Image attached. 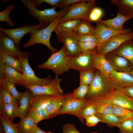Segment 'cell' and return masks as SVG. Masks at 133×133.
Returning a JSON list of instances; mask_svg holds the SVG:
<instances>
[{
    "instance_id": "cell-1",
    "label": "cell",
    "mask_w": 133,
    "mask_h": 133,
    "mask_svg": "<svg viewBox=\"0 0 133 133\" xmlns=\"http://www.w3.org/2000/svg\"><path fill=\"white\" fill-rule=\"evenodd\" d=\"M89 85V91L84 98L88 101L105 97L114 90L118 89L108 77L97 70L95 72L93 79Z\"/></svg>"
},
{
    "instance_id": "cell-2",
    "label": "cell",
    "mask_w": 133,
    "mask_h": 133,
    "mask_svg": "<svg viewBox=\"0 0 133 133\" xmlns=\"http://www.w3.org/2000/svg\"><path fill=\"white\" fill-rule=\"evenodd\" d=\"M65 14L60 15L47 26L43 29L34 31L30 33V38L24 45V48L26 49L33 46L36 44L40 43L46 46L52 53L57 51L58 50L53 47L51 45L50 39L52 33L59 23L60 18Z\"/></svg>"
},
{
    "instance_id": "cell-3",
    "label": "cell",
    "mask_w": 133,
    "mask_h": 133,
    "mask_svg": "<svg viewBox=\"0 0 133 133\" xmlns=\"http://www.w3.org/2000/svg\"><path fill=\"white\" fill-rule=\"evenodd\" d=\"M70 58L63 46L59 50L52 53L46 62L38 65V67L50 70L56 76H58L68 72L70 69Z\"/></svg>"
},
{
    "instance_id": "cell-4",
    "label": "cell",
    "mask_w": 133,
    "mask_h": 133,
    "mask_svg": "<svg viewBox=\"0 0 133 133\" xmlns=\"http://www.w3.org/2000/svg\"><path fill=\"white\" fill-rule=\"evenodd\" d=\"M21 1L24 7L28 9L29 15L37 19L39 24H50L60 15L66 14L70 6H68L58 11H56L55 7L41 10L38 9L34 6L31 0H21Z\"/></svg>"
},
{
    "instance_id": "cell-5",
    "label": "cell",
    "mask_w": 133,
    "mask_h": 133,
    "mask_svg": "<svg viewBox=\"0 0 133 133\" xmlns=\"http://www.w3.org/2000/svg\"><path fill=\"white\" fill-rule=\"evenodd\" d=\"M96 6V0H83L71 5L68 11L60 18L59 23L74 19L89 22L88 18L90 12Z\"/></svg>"
},
{
    "instance_id": "cell-6",
    "label": "cell",
    "mask_w": 133,
    "mask_h": 133,
    "mask_svg": "<svg viewBox=\"0 0 133 133\" xmlns=\"http://www.w3.org/2000/svg\"><path fill=\"white\" fill-rule=\"evenodd\" d=\"M29 54L26 58L20 60L22 63L23 76L19 85L25 86L28 84L43 85L49 84L51 79L50 75L43 78H38L35 75V72L30 66L28 62Z\"/></svg>"
},
{
    "instance_id": "cell-7",
    "label": "cell",
    "mask_w": 133,
    "mask_h": 133,
    "mask_svg": "<svg viewBox=\"0 0 133 133\" xmlns=\"http://www.w3.org/2000/svg\"><path fill=\"white\" fill-rule=\"evenodd\" d=\"M64 99L58 115L67 114L77 117L81 109L89 104L86 99H80L75 97L73 92L64 94Z\"/></svg>"
},
{
    "instance_id": "cell-8",
    "label": "cell",
    "mask_w": 133,
    "mask_h": 133,
    "mask_svg": "<svg viewBox=\"0 0 133 133\" xmlns=\"http://www.w3.org/2000/svg\"><path fill=\"white\" fill-rule=\"evenodd\" d=\"M133 39V31L127 33L114 36L100 44L97 47V52L105 56L118 48L126 41Z\"/></svg>"
},
{
    "instance_id": "cell-9",
    "label": "cell",
    "mask_w": 133,
    "mask_h": 133,
    "mask_svg": "<svg viewBox=\"0 0 133 133\" xmlns=\"http://www.w3.org/2000/svg\"><path fill=\"white\" fill-rule=\"evenodd\" d=\"M61 79L56 76L53 79H51L48 84L43 85L28 84L25 86L26 88L30 89L34 95L37 94H46L56 97L63 96V92L59 84Z\"/></svg>"
},
{
    "instance_id": "cell-10",
    "label": "cell",
    "mask_w": 133,
    "mask_h": 133,
    "mask_svg": "<svg viewBox=\"0 0 133 133\" xmlns=\"http://www.w3.org/2000/svg\"><path fill=\"white\" fill-rule=\"evenodd\" d=\"M0 51L20 60L26 58L30 53L20 50L11 38L0 30Z\"/></svg>"
},
{
    "instance_id": "cell-11",
    "label": "cell",
    "mask_w": 133,
    "mask_h": 133,
    "mask_svg": "<svg viewBox=\"0 0 133 133\" xmlns=\"http://www.w3.org/2000/svg\"><path fill=\"white\" fill-rule=\"evenodd\" d=\"M49 24H45L36 25L25 24L18 28L7 29L0 27V30L11 38L14 41L17 47L19 48L20 42L25 35L34 31L43 29Z\"/></svg>"
},
{
    "instance_id": "cell-12",
    "label": "cell",
    "mask_w": 133,
    "mask_h": 133,
    "mask_svg": "<svg viewBox=\"0 0 133 133\" xmlns=\"http://www.w3.org/2000/svg\"><path fill=\"white\" fill-rule=\"evenodd\" d=\"M56 35L58 41L63 44L66 51L69 56L81 53L77 40L78 34L74 31L63 32Z\"/></svg>"
},
{
    "instance_id": "cell-13",
    "label": "cell",
    "mask_w": 133,
    "mask_h": 133,
    "mask_svg": "<svg viewBox=\"0 0 133 133\" xmlns=\"http://www.w3.org/2000/svg\"><path fill=\"white\" fill-rule=\"evenodd\" d=\"M91 51L81 53L70 57V69H74L79 71L95 69L93 66Z\"/></svg>"
},
{
    "instance_id": "cell-14",
    "label": "cell",
    "mask_w": 133,
    "mask_h": 133,
    "mask_svg": "<svg viewBox=\"0 0 133 133\" xmlns=\"http://www.w3.org/2000/svg\"><path fill=\"white\" fill-rule=\"evenodd\" d=\"M96 23L95 34L100 44L116 35L128 33L133 31L129 28L125 29L122 31H116L108 27L104 24L98 21Z\"/></svg>"
},
{
    "instance_id": "cell-15",
    "label": "cell",
    "mask_w": 133,
    "mask_h": 133,
    "mask_svg": "<svg viewBox=\"0 0 133 133\" xmlns=\"http://www.w3.org/2000/svg\"><path fill=\"white\" fill-rule=\"evenodd\" d=\"M105 97L113 104L133 111V99L125 94L122 90H114Z\"/></svg>"
},
{
    "instance_id": "cell-16",
    "label": "cell",
    "mask_w": 133,
    "mask_h": 133,
    "mask_svg": "<svg viewBox=\"0 0 133 133\" xmlns=\"http://www.w3.org/2000/svg\"><path fill=\"white\" fill-rule=\"evenodd\" d=\"M91 51L94 69L108 77L113 69L109 62L105 56L98 53L96 50L94 49Z\"/></svg>"
},
{
    "instance_id": "cell-17",
    "label": "cell",
    "mask_w": 133,
    "mask_h": 133,
    "mask_svg": "<svg viewBox=\"0 0 133 133\" xmlns=\"http://www.w3.org/2000/svg\"><path fill=\"white\" fill-rule=\"evenodd\" d=\"M105 56L113 69L116 71L127 73L130 72L133 68V65L125 58L109 53Z\"/></svg>"
},
{
    "instance_id": "cell-18",
    "label": "cell",
    "mask_w": 133,
    "mask_h": 133,
    "mask_svg": "<svg viewBox=\"0 0 133 133\" xmlns=\"http://www.w3.org/2000/svg\"><path fill=\"white\" fill-rule=\"evenodd\" d=\"M108 78L118 89L122 90L125 87L133 85V77L128 73L113 69Z\"/></svg>"
},
{
    "instance_id": "cell-19",
    "label": "cell",
    "mask_w": 133,
    "mask_h": 133,
    "mask_svg": "<svg viewBox=\"0 0 133 133\" xmlns=\"http://www.w3.org/2000/svg\"><path fill=\"white\" fill-rule=\"evenodd\" d=\"M23 74L15 69L0 62V80H4L13 82L15 85H20Z\"/></svg>"
},
{
    "instance_id": "cell-20",
    "label": "cell",
    "mask_w": 133,
    "mask_h": 133,
    "mask_svg": "<svg viewBox=\"0 0 133 133\" xmlns=\"http://www.w3.org/2000/svg\"><path fill=\"white\" fill-rule=\"evenodd\" d=\"M88 102L89 104L94 107L96 113L104 115L112 114L113 104L105 97L93 100Z\"/></svg>"
},
{
    "instance_id": "cell-21",
    "label": "cell",
    "mask_w": 133,
    "mask_h": 133,
    "mask_svg": "<svg viewBox=\"0 0 133 133\" xmlns=\"http://www.w3.org/2000/svg\"><path fill=\"white\" fill-rule=\"evenodd\" d=\"M132 18L131 17H127L121 15L119 12L117 13L116 16L114 18L106 20L101 19L98 21L102 23L108 27L116 31H122L125 29L123 26L127 21Z\"/></svg>"
},
{
    "instance_id": "cell-22",
    "label": "cell",
    "mask_w": 133,
    "mask_h": 133,
    "mask_svg": "<svg viewBox=\"0 0 133 133\" xmlns=\"http://www.w3.org/2000/svg\"><path fill=\"white\" fill-rule=\"evenodd\" d=\"M122 57L133 65V42L132 40L127 41L117 48L110 52Z\"/></svg>"
},
{
    "instance_id": "cell-23",
    "label": "cell",
    "mask_w": 133,
    "mask_h": 133,
    "mask_svg": "<svg viewBox=\"0 0 133 133\" xmlns=\"http://www.w3.org/2000/svg\"><path fill=\"white\" fill-rule=\"evenodd\" d=\"M35 95L29 89L26 88L19 102V110L20 119L26 116L29 110L31 100Z\"/></svg>"
},
{
    "instance_id": "cell-24",
    "label": "cell",
    "mask_w": 133,
    "mask_h": 133,
    "mask_svg": "<svg viewBox=\"0 0 133 133\" xmlns=\"http://www.w3.org/2000/svg\"><path fill=\"white\" fill-rule=\"evenodd\" d=\"M109 2L117 6L118 12L122 15L133 17V0H111Z\"/></svg>"
},
{
    "instance_id": "cell-25",
    "label": "cell",
    "mask_w": 133,
    "mask_h": 133,
    "mask_svg": "<svg viewBox=\"0 0 133 133\" xmlns=\"http://www.w3.org/2000/svg\"><path fill=\"white\" fill-rule=\"evenodd\" d=\"M56 97L46 94L36 95L32 99L30 107L45 109Z\"/></svg>"
},
{
    "instance_id": "cell-26",
    "label": "cell",
    "mask_w": 133,
    "mask_h": 133,
    "mask_svg": "<svg viewBox=\"0 0 133 133\" xmlns=\"http://www.w3.org/2000/svg\"><path fill=\"white\" fill-rule=\"evenodd\" d=\"M37 124L28 115L16 124L19 133H33L37 127Z\"/></svg>"
},
{
    "instance_id": "cell-27",
    "label": "cell",
    "mask_w": 133,
    "mask_h": 133,
    "mask_svg": "<svg viewBox=\"0 0 133 133\" xmlns=\"http://www.w3.org/2000/svg\"><path fill=\"white\" fill-rule=\"evenodd\" d=\"M64 99V95L56 97L45 109L48 115V119L51 118L58 115Z\"/></svg>"
},
{
    "instance_id": "cell-28",
    "label": "cell",
    "mask_w": 133,
    "mask_h": 133,
    "mask_svg": "<svg viewBox=\"0 0 133 133\" xmlns=\"http://www.w3.org/2000/svg\"><path fill=\"white\" fill-rule=\"evenodd\" d=\"M81 20L80 19H72L60 22L53 32L57 35L63 32L74 31Z\"/></svg>"
},
{
    "instance_id": "cell-29",
    "label": "cell",
    "mask_w": 133,
    "mask_h": 133,
    "mask_svg": "<svg viewBox=\"0 0 133 133\" xmlns=\"http://www.w3.org/2000/svg\"><path fill=\"white\" fill-rule=\"evenodd\" d=\"M0 62L22 73V63L20 60L0 51Z\"/></svg>"
},
{
    "instance_id": "cell-30",
    "label": "cell",
    "mask_w": 133,
    "mask_h": 133,
    "mask_svg": "<svg viewBox=\"0 0 133 133\" xmlns=\"http://www.w3.org/2000/svg\"><path fill=\"white\" fill-rule=\"evenodd\" d=\"M0 119L4 133H19L16 124L12 122L0 108Z\"/></svg>"
},
{
    "instance_id": "cell-31",
    "label": "cell",
    "mask_w": 133,
    "mask_h": 133,
    "mask_svg": "<svg viewBox=\"0 0 133 133\" xmlns=\"http://www.w3.org/2000/svg\"><path fill=\"white\" fill-rule=\"evenodd\" d=\"M18 104L12 103L3 104L0 103V108L2 109L7 117L12 121L16 117L20 118Z\"/></svg>"
},
{
    "instance_id": "cell-32",
    "label": "cell",
    "mask_w": 133,
    "mask_h": 133,
    "mask_svg": "<svg viewBox=\"0 0 133 133\" xmlns=\"http://www.w3.org/2000/svg\"><path fill=\"white\" fill-rule=\"evenodd\" d=\"M112 114L115 115L123 120H133V111L113 104Z\"/></svg>"
},
{
    "instance_id": "cell-33",
    "label": "cell",
    "mask_w": 133,
    "mask_h": 133,
    "mask_svg": "<svg viewBox=\"0 0 133 133\" xmlns=\"http://www.w3.org/2000/svg\"><path fill=\"white\" fill-rule=\"evenodd\" d=\"M95 115L99 118L101 122L106 123L112 126L117 127L121 122L124 120L112 114L104 115L96 113Z\"/></svg>"
},
{
    "instance_id": "cell-34",
    "label": "cell",
    "mask_w": 133,
    "mask_h": 133,
    "mask_svg": "<svg viewBox=\"0 0 133 133\" xmlns=\"http://www.w3.org/2000/svg\"><path fill=\"white\" fill-rule=\"evenodd\" d=\"M27 115L37 124L42 120L48 119V115L45 109L30 107Z\"/></svg>"
},
{
    "instance_id": "cell-35",
    "label": "cell",
    "mask_w": 133,
    "mask_h": 133,
    "mask_svg": "<svg viewBox=\"0 0 133 133\" xmlns=\"http://www.w3.org/2000/svg\"><path fill=\"white\" fill-rule=\"evenodd\" d=\"M95 27L91 26V23L82 20L74 31L78 35L95 34Z\"/></svg>"
},
{
    "instance_id": "cell-36",
    "label": "cell",
    "mask_w": 133,
    "mask_h": 133,
    "mask_svg": "<svg viewBox=\"0 0 133 133\" xmlns=\"http://www.w3.org/2000/svg\"><path fill=\"white\" fill-rule=\"evenodd\" d=\"M14 83L12 82L6 80H0V86H2L9 91L17 100H20L23 95V93L18 91Z\"/></svg>"
},
{
    "instance_id": "cell-37",
    "label": "cell",
    "mask_w": 133,
    "mask_h": 133,
    "mask_svg": "<svg viewBox=\"0 0 133 133\" xmlns=\"http://www.w3.org/2000/svg\"><path fill=\"white\" fill-rule=\"evenodd\" d=\"M0 86V103L3 104L18 103V100L16 99L7 90Z\"/></svg>"
},
{
    "instance_id": "cell-38",
    "label": "cell",
    "mask_w": 133,
    "mask_h": 133,
    "mask_svg": "<svg viewBox=\"0 0 133 133\" xmlns=\"http://www.w3.org/2000/svg\"><path fill=\"white\" fill-rule=\"evenodd\" d=\"M15 4L12 3L7 6L3 11L0 12V21L5 22L11 27L15 25L12 18L9 17L10 13L14 10Z\"/></svg>"
},
{
    "instance_id": "cell-39",
    "label": "cell",
    "mask_w": 133,
    "mask_h": 133,
    "mask_svg": "<svg viewBox=\"0 0 133 133\" xmlns=\"http://www.w3.org/2000/svg\"><path fill=\"white\" fill-rule=\"evenodd\" d=\"M94 70L91 69L79 71L80 73V85H89L94 77Z\"/></svg>"
},
{
    "instance_id": "cell-40",
    "label": "cell",
    "mask_w": 133,
    "mask_h": 133,
    "mask_svg": "<svg viewBox=\"0 0 133 133\" xmlns=\"http://www.w3.org/2000/svg\"><path fill=\"white\" fill-rule=\"evenodd\" d=\"M96 113V110L94 107L92 105L89 104L81 109L77 117L83 123L84 119L95 115Z\"/></svg>"
},
{
    "instance_id": "cell-41",
    "label": "cell",
    "mask_w": 133,
    "mask_h": 133,
    "mask_svg": "<svg viewBox=\"0 0 133 133\" xmlns=\"http://www.w3.org/2000/svg\"><path fill=\"white\" fill-rule=\"evenodd\" d=\"M89 89V85L81 84L75 89L73 92V95L75 98L80 99H84Z\"/></svg>"
},
{
    "instance_id": "cell-42",
    "label": "cell",
    "mask_w": 133,
    "mask_h": 133,
    "mask_svg": "<svg viewBox=\"0 0 133 133\" xmlns=\"http://www.w3.org/2000/svg\"><path fill=\"white\" fill-rule=\"evenodd\" d=\"M103 12L101 8L97 6L91 11L88 16V21L90 22H96L101 19Z\"/></svg>"
},
{
    "instance_id": "cell-43",
    "label": "cell",
    "mask_w": 133,
    "mask_h": 133,
    "mask_svg": "<svg viewBox=\"0 0 133 133\" xmlns=\"http://www.w3.org/2000/svg\"><path fill=\"white\" fill-rule=\"evenodd\" d=\"M120 133H133V121L131 120H123L117 126Z\"/></svg>"
},
{
    "instance_id": "cell-44",
    "label": "cell",
    "mask_w": 133,
    "mask_h": 133,
    "mask_svg": "<svg viewBox=\"0 0 133 133\" xmlns=\"http://www.w3.org/2000/svg\"><path fill=\"white\" fill-rule=\"evenodd\" d=\"M81 53L91 51L97 48L100 44L95 42H78Z\"/></svg>"
},
{
    "instance_id": "cell-45",
    "label": "cell",
    "mask_w": 133,
    "mask_h": 133,
    "mask_svg": "<svg viewBox=\"0 0 133 133\" xmlns=\"http://www.w3.org/2000/svg\"><path fill=\"white\" fill-rule=\"evenodd\" d=\"M77 37L78 42H95L99 43L97 37L94 34L78 35Z\"/></svg>"
},
{
    "instance_id": "cell-46",
    "label": "cell",
    "mask_w": 133,
    "mask_h": 133,
    "mask_svg": "<svg viewBox=\"0 0 133 133\" xmlns=\"http://www.w3.org/2000/svg\"><path fill=\"white\" fill-rule=\"evenodd\" d=\"M61 0H31L34 6L36 8L41 7L43 2L49 4L53 7H57Z\"/></svg>"
},
{
    "instance_id": "cell-47",
    "label": "cell",
    "mask_w": 133,
    "mask_h": 133,
    "mask_svg": "<svg viewBox=\"0 0 133 133\" xmlns=\"http://www.w3.org/2000/svg\"><path fill=\"white\" fill-rule=\"evenodd\" d=\"M85 119V125L89 127L95 126L98 123L101 122L99 118L95 115L87 117Z\"/></svg>"
},
{
    "instance_id": "cell-48",
    "label": "cell",
    "mask_w": 133,
    "mask_h": 133,
    "mask_svg": "<svg viewBox=\"0 0 133 133\" xmlns=\"http://www.w3.org/2000/svg\"><path fill=\"white\" fill-rule=\"evenodd\" d=\"M83 0H61L57 7L64 8L69 6L80 2Z\"/></svg>"
},
{
    "instance_id": "cell-49",
    "label": "cell",
    "mask_w": 133,
    "mask_h": 133,
    "mask_svg": "<svg viewBox=\"0 0 133 133\" xmlns=\"http://www.w3.org/2000/svg\"><path fill=\"white\" fill-rule=\"evenodd\" d=\"M63 133H80L73 124H67L63 127Z\"/></svg>"
},
{
    "instance_id": "cell-50",
    "label": "cell",
    "mask_w": 133,
    "mask_h": 133,
    "mask_svg": "<svg viewBox=\"0 0 133 133\" xmlns=\"http://www.w3.org/2000/svg\"><path fill=\"white\" fill-rule=\"evenodd\" d=\"M122 90L126 95L133 99V85L125 87Z\"/></svg>"
},
{
    "instance_id": "cell-51",
    "label": "cell",
    "mask_w": 133,
    "mask_h": 133,
    "mask_svg": "<svg viewBox=\"0 0 133 133\" xmlns=\"http://www.w3.org/2000/svg\"><path fill=\"white\" fill-rule=\"evenodd\" d=\"M33 133H53L50 131L48 132H45L40 129L38 127H37Z\"/></svg>"
},
{
    "instance_id": "cell-52",
    "label": "cell",
    "mask_w": 133,
    "mask_h": 133,
    "mask_svg": "<svg viewBox=\"0 0 133 133\" xmlns=\"http://www.w3.org/2000/svg\"><path fill=\"white\" fill-rule=\"evenodd\" d=\"M128 73L130 74L133 77V68L131 71Z\"/></svg>"
},
{
    "instance_id": "cell-53",
    "label": "cell",
    "mask_w": 133,
    "mask_h": 133,
    "mask_svg": "<svg viewBox=\"0 0 133 133\" xmlns=\"http://www.w3.org/2000/svg\"><path fill=\"white\" fill-rule=\"evenodd\" d=\"M92 133H99L97 132H92Z\"/></svg>"
},
{
    "instance_id": "cell-54",
    "label": "cell",
    "mask_w": 133,
    "mask_h": 133,
    "mask_svg": "<svg viewBox=\"0 0 133 133\" xmlns=\"http://www.w3.org/2000/svg\"><path fill=\"white\" fill-rule=\"evenodd\" d=\"M2 133L1 132V133Z\"/></svg>"
},
{
    "instance_id": "cell-55",
    "label": "cell",
    "mask_w": 133,
    "mask_h": 133,
    "mask_svg": "<svg viewBox=\"0 0 133 133\" xmlns=\"http://www.w3.org/2000/svg\"><path fill=\"white\" fill-rule=\"evenodd\" d=\"M92 133V132H91V133Z\"/></svg>"
},
{
    "instance_id": "cell-56",
    "label": "cell",
    "mask_w": 133,
    "mask_h": 133,
    "mask_svg": "<svg viewBox=\"0 0 133 133\" xmlns=\"http://www.w3.org/2000/svg\"></svg>"
}]
</instances>
